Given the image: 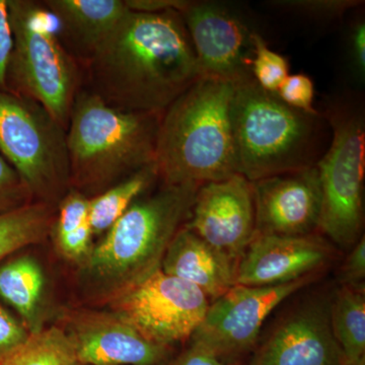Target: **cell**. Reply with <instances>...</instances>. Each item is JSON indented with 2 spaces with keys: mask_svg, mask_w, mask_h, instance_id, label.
Masks as SVG:
<instances>
[{
  "mask_svg": "<svg viewBox=\"0 0 365 365\" xmlns=\"http://www.w3.org/2000/svg\"><path fill=\"white\" fill-rule=\"evenodd\" d=\"M237 261L182 227L170 242L160 269L215 300L235 285Z\"/></svg>",
  "mask_w": 365,
  "mask_h": 365,
  "instance_id": "18",
  "label": "cell"
},
{
  "mask_svg": "<svg viewBox=\"0 0 365 365\" xmlns=\"http://www.w3.org/2000/svg\"><path fill=\"white\" fill-rule=\"evenodd\" d=\"M124 2L129 11L144 14L182 13L190 4L187 0H124Z\"/></svg>",
  "mask_w": 365,
  "mask_h": 365,
  "instance_id": "32",
  "label": "cell"
},
{
  "mask_svg": "<svg viewBox=\"0 0 365 365\" xmlns=\"http://www.w3.org/2000/svg\"><path fill=\"white\" fill-rule=\"evenodd\" d=\"M330 321L343 359L353 361L365 356V297L361 287L341 288L331 302Z\"/></svg>",
  "mask_w": 365,
  "mask_h": 365,
  "instance_id": "21",
  "label": "cell"
},
{
  "mask_svg": "<svg viewBox=\"0 0 365 365\" xmlns=\"http://www.w3.org/2000/svg\"><path fill=\"white\" fill-rule=\"evenodd\" d=\"M209 304L202 290L160 268L119 292L116 309L146 339L167 347L193 336Z\"/></svg>",
  "mask_w": 365,
  "mask_h": 365,
  "instance_id": "9",
  "label": "cell"
},
{
  "mask_svg": "<svg viewBox=\"0 0 365 365\" xmlns=\"http://www.w3.org/2000/svg\"><path fill=\"white\" fill-rule=\"evenodd\" d=\"M57 35L83 68L128 11L124 0H45Z\"/></svg>",
  "mask_w": 365,
  "mask_h": 365,
  "instance_id": "17",
  "label": "cell"
},
{
  "mask_svg": "<svg viewBox=\"0 0 365 365\" xmlns=\"http://www.w3.org/2000/svg\"><path fill=\"white\" fill-rule=\"evenodd\" d=\"M83 76V88L108 105L158 115L202 78L180 13L129 9Z\"/></svg>",
  "mask_w": 365,
  "mask_h": 365,
  "instance_id": "1",
  "label": "cell"
},
{
  "mask_svg": "<svg viewBox=\"0 0 365 365\" xmlns=\"http://www.w3.org/2000/svg\"><path fill=\"white\" fill-rule=\"evenodd\" d=\"M31 332L0 306V361L28 339Z\"/></svg>",
  "mask_w": 365,
  "mask_h": 365,
  "instance_id": "29",
  "label": "cell"
},
{
  "mask_svg": "<svg viewBox=\"0 0 365 365\" xmlns=\"http://www.w3.org/2000/svg\"><path fill=\"white\" fill-rule=\"evenodd\" d=\"M158 179L160 178L157 165L153 163L137 170L103 193L91 197L88 215L93 235L106 234Z\"/></svg>",
  "mask_w": 365,
  "mask_h": 365,
  "instance_id": "19",
  "label": "cell"
},
{
  "mask_svg": "<svg viewBox=\"0 0 365 365\" xmlns=\"http://www.w3.org/2000/svg\"><path fill=\"white\" fill-rule=\"evenodd\" d=\"M173 365H228L225 359L204 347L199 343L192 342L191 346L178 357Z\"/></svg>",
  "mask_w": 365,
  "mask_h": 365,
  "instance_id": "33",
  "label": "cell"
},
{
  "mask_svg": "<svg viewBox=\"0 0 365 365\" xmlns=\"http://www.w3.org/2000/svg\"><path fill=\"white\" fill-rule=\"evenodd\" d=\"M252 185L256 235L304 237L319 230L322 190L316 165L264 178Z\"/></svg>",
  "mask_w": 365,
  "mask_h": 365,
  "instance_id": "13",
  "label": "cell"
},
{
  "mask_svg": "<svg viewBox=\"0 0 365 365\" xmlns=\"http://www.w3.org/2000/svg\"><path fill=\"white\" fill-rule=\"evenodd\" d=\"M342 365H365V356H362L361 359L353 360V361H343Z\"/></svg>",
  "mask_w": 365,
  "mask_h": 365,
  "instance_id": "35",
  "label": "cell"
},
{
  "mask_svg": "<svg viewBox=\"0 0 365 365\" xmlns=\"http://www.w3.org/2000/svg\"><path fill=\"white\" fill-rule=\"evenodd\" d=\"M353 53L356 60V66L359 71L364 74L365 71V26L360 23L355 28L352 36Z\"/></svg>",
  "mask_w": 365,
  "mask_h": 365,
  "instance_id": "34",
  "label": "cell"
},
{
  "mask_svg": "<svg viewBox=\"0 0 365 365\" xmlns=\"http://www.w3.org/2000/svg\"><path fill=\"white\" fill-rule=\"evenodd\" d=\"M273 6L306 14L314 18H339L349 9L360 6L359 0H281L271 2Z\"/></svg>",
  "mask_w": 365,
  "mask_h": 365,
  "instance_id": "27",
  "label": "cell"
},
{
  "mask_svg": "<svg viewBox=\"0 0 365 365\" xmlns=\"http://www.w3.org/2000/svg\"><path fill=\"white\" fill-rule=\"evenodd\" d=\"M330 257V246L317 235H256L237 262L235 285L287 284L313 275Z\"/></svg>",
  "mask_w": 365,
  "mask_h": 365,
  "instance_id": "14",
  "label": "cell"
},
{
  "mask_svg": "<svg viewBox=\"0 0 365 365\" xmlns=\"http://www.w3.org/2000/svg\"><path fill=\"white\" fill-rule=\"evenodd\" d=\"M201 185H167L132 204L88 254V269L122 290L160 268L170 242L188 220Z\"/></svg>",
  "mask_w": 365,
  "mask_h": 365,
  "instance_id": "5",
  "label": "cell"
},
{
  "mask_svg": "<svg viewBox=\"0 0 365 365\" xmlns=\"http://www.w3.org/2000/svg\"><path fill=\"white\" fill-rule=\"evenodd\" d=\"M184 227L237 262L256 235L252 182L235 174L201 185Z\"/></svg>",
  "mask_w": 365,
  "mask_h": 365,
  "instance_id": "12",
  "label": "cell"
},
{
  "mask_svg": "<svg viewBox=\"0 0 365 365\" xmlns=\"http://www.w3.org/2000/svg\"><path fill=\"white\" fill-rule=\"evenodd\" d=\"M32 198L18 173L0 155V213L32 203Z\"/></svg>",
  "mask_w": 365,
  "mask_h": 365,
  "instance_id": "28",
  "label": "cell"
},
{
  "mask_svg": "<svg viewBox=\"0 0 365 365\" xmlns=\"http://www.w3.org/2000/svg\"><path fill=\"white\" fill-rule=\"evenodd\" d=\"M14 47L9 0H0V90L7 91L6 73Z\"/></svg>",
  "mask_w": 365,
  "mask_h": 365,
  "instance_id": "30",
  "label": "cell"
},
{
  "mask_svg": "<svg viewBox=\"0 0 365 365\" xmlns=\"http://www.w3.org/2000/svg\"><path fill=\"white\" fill-rule=\"evenodd\" d=\"M252 40L254 47L252 76L263 90L276 93L289 76L288 60L279 53L270 49L260 34L254 32Z\"/></svg>",
  "mask_w": 365,
  "mask_h": 365,
  "instance_id": "25",
  "label": "cell"
},
{
  "mask_svg": "<svg viewBox=\"0 0 365 365\" xmlns=\"http://www.w3.org/2000/svg\"><path fill=\"white\" fill-rule=\"evenodd\" d=\"M202 78L235 83L252 76L254 47L247 24L215 2L190 1L180 13Z\"/></svg>",
  "mask_w": 365,
  "mask_h": 365,
  "instance_id": "11",
  "label": "cell"
},
{
  "mask_svg": "<svg viewBox=\"0 0 365 365\" xmlns=\"http://www.w3.org/2000/svg\"><path fill=\"white\" fill-rule=\"evenodd\" d=\"M44 284L42 269L32 258L14 259L0 266V297L31 327L36 323Z\"/></svg>",
  "mask_w": 365,
  "mask_h": 365,
  "instance_id": "20",
  "label": "cell"
},
{
  "mask_svg": "<svg viewBox=\"0 0 365 365\" xmlns=\"http://www.w3.org/2000/svg\"><path fill=\"white\" fill-rule=\"evenodd\" d=\"M0 153L39 202L54 207L71 190L66 129L39 103L1 90Z\"/></svg>",
  "mask_w": 365,
  "mask_h": 365,
  "instance_id": "7",
  "label": "cell"
},
{
  "mask_svg": "<svg viewBox=\"0 0 365 365\" xmlns=\"http://www.w3.org/2000/svg\"><path fill=\"white\" fill-rule=\"evenodd\" d=\"M230 116L237 174L250 182L316 165L319 115L289 107L253 76L235 81Z\"/></svg>",
  "mask_w": 365,
  "mask_h": 365,
  "instance_id": "4",
  "label": "cell"
},
{
  "mask_svg": "<svg viewBox=\"0 0 365 365\" xmlns=\"http://www.w3.org/2000/svg\"><path fill=\"white\" fill-rule=\"evenodd\" d=\"M312 280L313 275L276 287L235 285L209 304L192 342L203 345L222 359L248 351L273 309Z\"/></svg>",
  "mask_w": 365,
  "mask_h": 365,
  "instance_id": "10",
  "label": "cell"
},
{
  "mask_svg": "<svg viewBox=\"0 0 365 365\" xmlns=\"http://www.w3.org/2000/svg\"><path fill=\"white\" fill-rule=\"evenodd\" d=\"M330 307L319 300L290 314L259 348L251 365H342Z\"/></svg>",
  "mask_w": 365,
  "mask_h": 365,
  "instance_id": "15",
  "label": "cell"
},
{
  "mask_svg": "<svg viewBox=\"0 0 365 365\" xmlns=\"http://www.w3.org/2000/svg\"><path fill=\"white\" fill-rule=\"evenodd\" d=\"M276 95L283 103L297 111L312 116L319 115L314 107V83L306 74H289L276 91Z\"/></svg>",
  "mask_w": 365,
  "mask_h": 365,
  "instance_id": "26",
  "label": "cell"
},
{
  "mask_svg": "<svg viewBox=\"0 0 365 365\" xmlns=\"http://www.w3.org/2000/svg\"><path fill=\"white\" fill-rule=\"evenodd\" d=\"M83 365H157L167 347L146 339L119 317H93L71 336Z\"/></svg>",
  "mask_w": 365,
  "mask_h": 365,
  "instance_id": "16",
  "label": "cell"
},
{
  "mask_svg": "<svg viewBox=\"0 0 365 365\" xmlns=\"http://www.w3.org/2000/svg\"><path fill=\"white\" fill-rule=\"evenodd\" d=\"M365 276V240L364 235L355 242L351 253L346 259L342 279L348 287H360Z\"/></svg>",
  "mask_w": 365,
  "mask_h": 365,
  "instance_id": "31",
  "label": "cell"
},
{
  "mask_svg": "<svg viewBox=\"0 0 365 365\" xmlns=\"http://www.w3.org/2000/svg\"><path fill=\"white\" fill-rule=\"evenodd\" d=\"M235 83L201 78L163 112L155 165L163 184L202 185L237 174L232 137Z\"/></svg>",
  "mask_w": 365,
  "mask_h": 365,
  "instance_id": "2",
  "label": "cell"
},
{
  "mask_svg": "<svg viewBox=\"0 0 365 365\" xmlns=\"http://www.w3.org/2000/svg\"><path fill=\"white\" fill-rule=\"evenodd\" d=\"M14 47L7 91L39 103L63 128L83 88V68L60 42L42 1L9 0Z\"/></svg>",
  "mask_w": 365,
  "mask_h": 365,
  "instance_id": "6",
  "label": "cell"
},
{
  "mask_svg": "<svg viewBox=\"0 0 365 365\" xmlns=\"http://www.w3.org/2000/svg\"><path fill=\"white\" fill-rule=\"evenodd\" d=\"M53 220L52 206L38 201L0 213V261L42 241L51 230Z\"/></svg>",
  "mask_w": 365,
  "mask_h": 365,
  "instance_id": "22",
  "label": "cell"
},
{
  "mask_svg": "<svg viewBox=\"0 0 365 365\" xmlns=\"http://www.w3.org/2000/svg\"><path fill=\"white\" fill-rule=\"evenodd\" d=\"M58 207V216L53 223L59 248L68 258H83L88 255L93 237L88 215L90 198L71 189Z\"/></svg>",
  "mask_w": 365,
  "mask_h": 365,
  "instance_id": "23",
  "label": "cell"
},
{
  "mask_svg": "<svg viewBox=\"0 0 365 365\" xmlns=\"http://www.w3.org/2000/svg\"><path fill=\"white\" fill-rule=\"evenodd\" d=\"M330 148L316 163L322 190L319 230L340 247L361 237L365 170V125L360 113L335 112L329 117Z\"/></svg>",
  "mask_w": 365,
  "mask_h": 365,
  "instance_id": "8",
  "label": "cell"
},
{
  "mask_svg": "<svg viewBox=\"0 0 365 365\" xmlns=\"http://www.w3.org/2000/svg\"><path fill=\"white\" fill-rule=\"evenodd\" d=\"M160 117L113 107L81 88L66 129L71 189L91 198L155 163Z\"/></svg>",
  "mask_w": 365,
  "mask_h": 365,
  "instance_id": "3",
  "label": "cell"
},
{
  "mask_svg": "<svg viewBox=\"0 0 365 365\" xmlns=\"http://www.w3.org/2000/svg\"><path fill=\"white\" fill-rule=\"evenodd\" d=\"M0 365H81L71 336L59 329L38 330Z\"/></svg>",
  "mask_w": 365,
  "mask_h": 365,
  "instance_id": "24",
  "label": "cell"
}]
</instances>
